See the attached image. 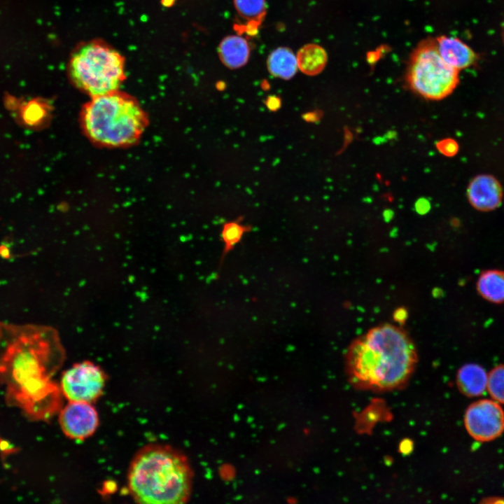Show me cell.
Segmentation results:
<instances>
[{"label":"cell","mask_w":504,"mask_h":504,"mask_svg":"<svg viewBox=\"0 0 504 504\" xmlns=\"http://www.w3.org/2000/svg\"><path fill=\"white\" fill-rule=\"evenodd\" d=\"M488 374L478 364L468 363L458 370L456 384L461 392L469 397L482 396L487 390Z\"/></svg>","instance_id":"7c38bea8"},{"label":"cell","mask_w":504,"mask_h":504,"mask_svg":"<svg viewBox=\"0 0 504 504\" xmlns=\"http://www.w3.org/2000/svg\"><path fill=\"white\" fill-rule=\"evenodd\" d=\"M467 195L474 208L482 211H489L500 206L503 190L495 177L489 174H481L470 181L467 189Z\"/></svg>","instance_id":"30bf717a"},{"label":"cell","mask_w":504,"mask_h":504,"mask_svg":"<svg viewBox=\"0 0 504 504\" xmlns=\"http://www.w3.org/2000/svg\"><path fill=\"white\" fill-rule=\"evenodd\" d=\"M190 483L185 458L160 444L141 448L131 461L127 473L129 493L140 503H183L188 497Z\"/></svg>","instance_id":"3957f363"},{"label":"cell","mask_w":504,"mask_h":504,"mask_svg":"<svg viewBox=\"0 0 504 504\" xmlns=\"http://www.w3.org/2000/svg\"><path fill=\"white\" fill-rule=\"evenodd\" d=\"M0 255L4 258H8L10 256V250L5 245H0Z\"/></svg>","instance_id":"603a6c76"},{"label":"cell","mask_w":504,"mask_h":504,"mask_svg":"<svg viewBox=\"0 0 504 504\" xmlns=\"http://www.w3.org/2000/svg\"><path fill=\"white\" fill-rule=\"evenodd\" d=\"M105 383L104 371L90 361H83L63 373L59 387L62 396L69 402L91 403L101 396Z\"/></svg>","instance_id":"52a82bcc"},{"label":"cell","mask_w":504,"mask_h":504,"mask_svg":"<svg viewBox=\"0 0 504 504\" xmlns=\"http://www.w3.org/2000/svg\"><path fill=\"white\" fill-rule=\"evenodd\" d=\"M64 355L55 328L0 321V384L6 403L31 420L50 419L62 407V393L52 378Z\"/></svg>","instance_id":"6da1fadb"},{"label":"cell","mask_w":504,"mask_h":504,"mask_svg":"<svg viewBox=\"0 0 504 504\" xmlns=\"http://www.w3.org/2000/svg\"><path fill=\"white\" fill-rule=\"evenodd\" d=\"M328 55L326 50L316 44H307L298 52V67L309 76L320 74L326 66Z\"/></svg>","instance_id":"9a60e30c"},{"label":"cell","mask_w":504,"mask_h":504,"mask_svg":"<svg viewBox=\"0 0 504 504\" xmlns=\"http://www.w3.org/2000/svg\"><path fill=\"white\" fill-rule=\"evenodd\" d=\"M68 72L78 88L95 97L117 90L125 78V60L109 45L91 41L73 52Z\"/></svg>","instance_id":"5b68a950"},{"label":"cell","mask_w":504,"mask_h":504,"mask_svg":"<svg viewBox=\"0 0 504 504\" xmlns=\"http://www.w3.org/2000/svg\"><path fill=\"white\" fill-rule=\"evenodd\" d=\"M407 83L416 94L429 100L442 99L459 83L458 71L439 55L435 41L421 43L413 52L408 66Z\"/></svg>","instance_id":"8992f818"},{"label":"cell","mask_w":504,"mask_h":504,"mask_svg":"<svg viewBox=\"0 0 504 504\" xmlns=\"http://www.w3.org/2000/svg\"><path fill=\"white\" fill-rule=\"evenodd\" d=\"M487 391L493 400L504 404V364L496 366L488 374Z\"/></svg>","instance_id":"ffe728a7"},{"label":"cell","mask_w":504,"mask_h":504,"mask_svg":"<svg viewBox=\"0 0 504 504\" xmlns=\"http://www.w3.org/2000/svg\"><path fill=\"white\" fill-rule=\"evenodd\" d=\"M408 333L390 323L370 328L347 349L345 365L351 384L361 390L388 391L402 387L417 363Z\"/></svg>","instance_id":"7a4b0ae2"},{"label":"cell","mask_w":504,"mask_h":504,"mask_svg":"<svg viewBox=\"0 0 504 504\" xmlns=\"http://www.w3.org/2000/svg\"><path fill=\"white\" fill-rule=\"evenodd\" d=\"M476 288L482 298L489 302H504V271L488 270L479 275Z\"/></svg>","instance_id":"5bb4252c"},{"label":"cell","mask_w":504,"mask_h":504,"mask_svg":"<svg viewBox=\"0 0 504 504\" xmlns=\"http://www.w3.org/2000/svg\"><path fill=\"white\" fill-rule=\"evenodd\" d=\"M19 118L27 127L38 125L45 116L44 104L38 99L24 102L20 105Z\"/></svg>","instance_id":"ac0fdd59"},{"label":"cell","mask_w":504,"mask_h":504,"mask_svg":"<svg viewBox=\"0 0 504 504\" xmlns=\"http://www.w3.org/2000/svg\"><path fill=\"white\" fill-rule=\"evenodd\" d=\"M266 104L270 110L275 111L279 108L280 100L276 97H271L267 99Z\"/></svg>","instance_id":"7402d4cb"},{"label":"cell","mask_w":504,"mask_h":504,"mask_svg":"<svg viewBox=\"0 0 504 504\" xmlns=\"http://www.w3.org/2000/svg\"><path fill=\"white\" fill-rule=\"evenodd\" d=\"M464 424L468 433L475 440L491 441L504 431V411L494 400H479L467 408Z\"/></svg>","instance_id":"ba28073f"},{"label":"cell","mask_w":504,"mask_h":504,"mask_svg":"<svg viewBox=\"0 0 504 504\" xmlns=\"http://www.w3.org/2000/svg\"><path fill=\"white\" fill-rule=\"evenodd\" d=\"M59 422L67 437L83 440L94 433L99 424V417L90 402H69L61 408Z\"/></svg>","instance_id":"9c48e42d"},{"label":"cell","mask_w":504,"mask_h":504,"mask_svg":"<svg viewBox=\"0 0 504 504\" xmlns=\"http://www.w3.org/2000/svg\"><path fill=\"white\" fill-rule=\"evenodd\" d=\"M435 45L442 59L458 71L470 67L478 59L470 46L455 37L440 36L436 38Z\"/></svg>","instance_id":"8fae6325"},{"label":"cell","mask_w":504,"mask_h":504,"mask_svg":"<svg viewBox=\"0 0 504 504\" xmlns=\"http://www.w3.org/2000/svg\"><path fill=\"white\" fill-rule=\"evenodd\" d=\"M267 67L273 76L283 79H290L297 71V58L290 49L284 47L278 48L269 55Z\"/></svg>","instance_id":"2e32d148"},{"label":"cell","mask_w":504,"mask_h":504,"mask_svg":"<svg viewBox=\"0 0 504 504\" xmlns=\"http://www.w3.org/2000/svg\"><path fill=\"white\" fill-rule=\"evenodd\" d=\"M234 6L241 17L252 22L260 21L265 13V0H234Z\"/></svg>","instance_id":"d6986e66"},{"label":"cell","mask_w":504,"mask_h":504,"mask_svg":"<svg viewBox=\"0 0 504 504\" xmlns=\"http://www.w3.org/2000/svg\"><path fill=\"white\" fill-rule=\"evenodd\" d=\"M218 53L223 64L231 69L244 66L248 61L250 48L247 41L239 36H228L220 42Z\"/></svg>","instance_id":"4fadbf2b"},{"label":"cell","mask_w":504,"mask_h":504,"mask_svg":"<svg viewBox=\"0 0 504 504\" xmlns=\"http://www.w3.org/2000/svg\"><path fill=\"white\" fill-rule=\"evenodd\" d=\"M438 150L446 156H453L458 151V144L450 139H442L436 144Z\"/></svg>","instance_id":"44dd1931"},{"label":"cell","mask_w":504,"mask_h":504,"mask_svg":"<svg viewBox=\"0 0 504 504\" xmlns=\"http://www.w3.org/2000/svg\"><path fill=\"white\" fill-rule=\"evenodd\" d=\"M82 119L90 139L108 146L134 144L147 122L139 104L117 90L92 97L84 107Z\"/></svg>","instance_id":"277c9868"},{"label":"cell","mask_w":504,"mask_h":504,"mask_svg":"<svg viewBox=\"0 0 504 504\" xmlns=\"http://www.w3.org/2000/svg\"><path fill=\"white\" fill-rule=\"evenodd\" d=\"M251 230L250 227L244 225L239 220H231L223 223L220 231V239L223 251L219 265H221L226 255L242 240L244 236Z\"/></svg>","instance_id":"e0dca14e"}]
</instances>
